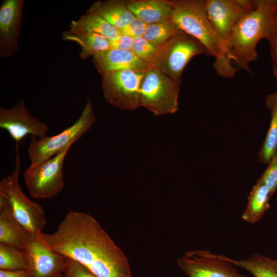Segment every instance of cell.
I'll use <instances>...</instances> for the list:
<instances>
[{"mask_svg": "<svg viewBox=\"0 0 277 277\" xmlns=\"http://www.w3.org/2000/svg\"><path fill=\"white\" fill-rule=\"evenodd\" d=\"M42 236L53 251L81 263L97 277H132L124 253L88 213L70 211L54 232L42 233Z\"/></svg>", "mask_w": 277, "mask_h": 277, "instance_id": "obj_1", "label": "cell"}, {"mask_svg": "<svg viewBox=\"0 0 277 277\" xmlns=\"http://www.w3.org/2000/svg\"><path fill=\"white\" fill-rule=\"evenodd\" d=\"M253 2V8L237 22L229 42L230 60L248 71H250V64L257 58L256 48L258 42L266 39L271 43L276 30L274 11L277 0Z\"/></svg>", "mask_w": 277, "mask_h": 277, "instance_id": "obj_2", "label": "cell"}, {"mask_svg": "<svg viewBox=\"0 0 277 277\" xmlns=\"http://www.w3.org/2000/svg\"><path fill=\"white\" fill-rule=\"evenodd\" d=\"M172 19L181 31L199 41L215 59L216 73L224 78L233 77L238 68L233 67L207 15L205 1H169Z\"/></svg>", "mask_w": 277, "mask_h": 277, "instance_id": "obj_3", "label": "cell"}, {"mask_svg": "<svg viewBox=\"0 0 277 277\" xmlns=\"http://www.w3.org/2000/svg\"><path fill=\"white\" fill-rule=\"evenodd\" d=\"M15 168L10 174L0 182V195L7 201L16 221L27 230L38 235L46 224L43 208L30 200L24 193L19 183L21 169L18 144H16Z\"/></svg>", "mask_w": 277, "mask_h": 277, "instance_id": "obj_4", "label": "cell"}, {"mask_svg": "<svg viewBox=\"0 0 277 277\" xmlns=\"http://www.w3.org/2000/svg\"><path fill=\"white\" fill-rule=\"evenodd\" d=\"M95 117L89 98L79 118L73 124L52 136L37 138L31 136L27 152L30 160L29 167H34L72 146L93 126Z\"/></svg>", "mask_w": 277, "mask_h": 277, "instance_id": "obj_5", "label": "cell"}, {"mask_svg": "<svg viewBox=\"0 0 277 277\" xmlns=\"http://www.w3.org/2000/svg\"><path fill=\"white\" fill-rule=\"evenodd\" d=\"M180 84L153 65L145 73L142 83L141 107L156 116L175 114Z\"/></svg>", "mask_w": 277, "mask_h": 277, "instance_id": "obj_6", "label": "cell"}, {"mask_svg": "<svg viewBox=\"0 0 277 277\" xmlns=\"http://www.w3.org/2000/svg\"><path fill=\"white\" fill-rule=\"evenodd\" d=\"M159 48L153 65L180 84L183 72L189 61L198 55H208L206 48L199 41L181 30Z\"/></svg>", "mask_w": 277, "mask_h": 277, "instance_id": "obj_7", "label": "cell"}, {"mask_svg": "<svg viewBox=\"0 0 277 277\" xmlns=\"http://www.w3.org/2000/svg\"><path fill=\"white\" fill-rule=\"evenodd\" d=\"M71 146L34 167H28L24 178L29 194L34 199H50L63 189V165Z\"/></svg>", "mask_w": 277, "mask_h": 277, "instance_id": "obj_8", "label": "cell"}, {"mask_svg": "<svg viewBox=\"0 0 277 277\" xmlns=\"http://www.w3.org/2000/svg\"><path fill=\"white\" fill-rule=\"evenodd\" d=\"M145 73L131 70L109 72L101 75L106 101L118 109L134 110L141 107V87Z\"/></svg>", "mask_w": 277, "mask_h": 277, "instance_id": "obj_9", "label": "cell"}, {"mask_svg": "<svg viewBox=\"0 0 277 277\" xmlns=\"http://www.w3.org/2000/svg\"><path fill=\"white\" fill-rule=\"evenodd\" d=\"M188 277H247L223 255L208 249H194L186 252L177 261Z\"/></svg>", "mask_w": 277, "mask_h": 277, "instance_id": "obj_10", "label": "cell"}, {"mask_svg": "<svg viewBox=\"0 0 277 277\" xmlns=\"http://www.w3.org/2000/svg\"><path fill=\"white\" fill-rule=\"evenodd\" d=\"M205 8L209 21L229 56V42L233 28L241 17L253 8V2L205 0Z\"/></svg>", "mask_w": 277, "mask_h": 277, "instance_id": "obj_11", "label": "cell"}, {"mask_svg": "<svg viewBox=\"0 0 277 277\" xmlns=\"http://www.w3.org/2000/svg\"><path fill=\"white\" fill-rule=\"evenodd\" d=\"M42 233L35 235L28 232L25 251L30 260L28 270L31 277H56L63 273L68 258L50 248Z\"/></svg>", "mask_w": 277, "mask_h": 277, "instance_id": "obj_12", "label": "cell"}, {"mask_svg": "<svg viewBox=\"0 0 277 277\" xmlns=\"http://www.w3.org/2000/svg\"><path fill=\"white\" fill-rule=\"evenodd\" d=\"M0 128L7 131L10 137L18 144L27 135L37 138L47 136L48 126L33 116L21 100L9 109L0 108Z\"/></svg>", "mask_w": 277, "mask_h": 277, "instance_id": "obj_13", "label": "cell"}, {"mask_svg": "<svg viewBox=\"0 0 277 277\" xmlns=\"http://www.w3.org/2000/svg\"><path fill=\"white\" fill-rule=\"evenodd\" d=\"M24 0H4L0 7V56L9 57L19 49Z\"/></svg>", "mask_w": 277, "mask_h": 277, "instance_id": "obj_14", "label": "cell"}, {"mask_svg": "<svg viewBox=\"0 0 277 277\" xmlns=\"http://www.w3.org/2000/svg\"><path fill=\"white\" fill-rule=\"evenodd\" d=\"M92 57V61L100 75L121 70L145 73L153 65L141 60L130 50L111 48Z\"/></svg>", "mask_w": 277, "mask_h": 277, "instance_id": "obj_15", "label": "cell"}, {"mask_svg": "<svg viewBox=\"0 0 277 277\" xmlns=\"http://www.w3.org/2000/svg\"><path fill=\"white\" fill-rule=\"evenodd\" d=\"M27 233L14 217L6 200L0 195V243L25 251Z\"/></svg>", "mask_w": 277, "mask_h": 277, "instance_id": "obj_16", "label": "cell"}, {"mask_svg": "<svg viewBox=\"0 0 277 277\" xmlns=\"http://www.w3.org/2000/svg\"><path fill=\"white\" fill-rule=\"evenodd\" d=\"M126 2L134 16L148 25L172 19L169 1L128 0Z\"/></svg>", "mask_w": 277, "mask_h": 277, "instance_id": "obj_17", "label": "cell"}, {"mask_svg": "<svg viewBox=\"0 0 277 277\" xmlns=\"http://www.w3.org/2000/svg\"><path fill=\"white\" fill-rule=\"evenodd\" d=\"M62 37L64 41H72L80 46L79 57L82 60L111 49L110 42L104 36L70 26L63 32Z\"/></svg>", "mask_w": 277, "mask_h": 277, "instance_id": "obj_18", "label": "cell"}, {"mask_svg": "<svg viewBox=\"0 0 277 277\" xmlns=\"http://www.w3.org/2000/svg\"><path fill=\"white\" fill-rule=\"evenodd\" d=\"M87 11L98 14L118 31L135 17L123 0L97 1Z\"/></svg>", "mask_w": 277, "mask_h": 277, "instance_id": "obj_19", "label": "cell"}, {"mask_svg": "<svg viewBox=\"0 0 277 277\" xmlns=\"http://www.w3.org/2000/svg\"><path fill=\"white\" fill-rule=\"evenodd\" d=\"M271 196L268 187L259 179L249 194L242 219L250 224L259 222L270 208L269 201Z\"/></svg>", "mask_w": 277, "mask_h": 277, "instance_id": "obj_20", "label": "cell"}, {"mask_svg": "<svg viewBox=\"0 0 277 277\" xmlns=\"http://www.w3.org/2000/svg\"><path fill=\"white\" fill-rule=\"evenodd\" d=\"M265 102L270 112V123L258 155L261 164L268 165L277 154V92L268 94Z\"/></svg>", "mask_w": 277, "mask_h": 277, "instance_id": "obj_21", "label": "cell"}, {"mask_svg": "<svg viewBox=\"0 0 277 277\" xmlns=\"http://www.w3.org/2000/svg\"><path fill=\"white\" fill-rule=\"evenodd\" d=\"M230 261L253 277H277V259L255 253L245 259H232Z\"/></svg>", "mask_w": 277, "mask_h": 277, "instance_id": "obj_22", "label": "cell"}, {"mask_svg": "<svg viewBox=\"0 0 277 277\" xmlns=\"http://www.w3.org/2000/svg\"><path fill=\"white\" fill-rule=\"evenodd\" d=\"M69 26L98 34L109 41L120 34L118 30L101 16L88 11L78 19L72 21Z\"/></svg>", "mask_w": 277, "mask_h": 277, "instance_id": "obj_23", "label": "cell"}, {"mask_svg": "<svg viewBox=\"0 0 277 277\" xmlns=\"http://www.w3.org/2000/svg\"><path fill=\"white\" fill-rule=\"evenodd\" d=\"M0 269L17 270L30 269V260L26 251L0 243Z\"/></svg>", "mask_w": 277, "mask_h": 277, "instance_id": "obj_24", "label": "cell"}, {"mask_svg": "<svg viewBox=\"0 0 277 277\" xmlns=\"http://www.w3.org/2000/svg\"><path fill=\"white\" fill-rule=\"evenodd\" d=\"M181 31L172 19L148 25L144 37L159 48L170 40Z\"/></svg>", "mask_w": 277, "mask_h": 277, "instance_id": "obj_25", "label": "cell"}, {"mask_svg": "<svg viewBox=\"0 0 277 277\" xmlns=\"http://www.w3.org/2000/svg\"><path fill=\"white\" fill-rule=\"evenodd\" d=\"M160 48L155 47L144 37L133 38L131 50L140 58L154 64L157 58Z\"/></svg>", "mask_w": 277, "mask_h": 277, "instance_id": "obj_26", "label": "cell"}, {"mask_svg": "<svg viewBox=\"0 0 277 277\" xmlns=\"http://www.w3.org/2000/svg\"><path fill=\"white\" fill-rule=\"evenodd\" d=\"M267 165L259 179L268 187L272 195L277 190V154Z\"/></svg>", "mask_w": 277, "mask_h": 277, "instance_id": "obj_27", "label": "cell"}, {"mask_svg": "<svg viewBox=\"0 0 277 277\" xmlns=\"http://www.w3.org/2000/svg\"><path fill=\"white\" fill-rule=\"evenodd\" d=\"M63 274L65 277H97L85 266L69 258Z\"/></svg>", "mask_w": 277, "mask_h": 277, "instance_id": "obj_28", "label": "cell"}, {"mask_svg": "<svg viewBox=\"0 0 277 277\" xmlns=\"http://www.w3.org/2000/svg\"><path fill=\"white\" fill-rule=\"evenodd\" d=\"M148 24L136 17L125 27L120 30V34L129 36L133 38L143 37Z\"/></svg>", "mask_w": 277, "mask_h": 277, "instance_id": "obj_29", "label": "cell"}, {"mask_svg": "<svg viewBox=\"0 0 277 277\" xmlns=\"http://www.w3.org/2000/svg\"><path fill=\"white\" fill-rule=\"evenodd\" d=\"M276 30L273 41L269 44L273 73L277 82V3L274 11Z\"/></svg>", "mask_w": 277, "mask_h": 277, "instance_id": "obj_30", "label": "cell"}, {"mask_svg": "<svg viewBox=\"0 0 277 277\" xmlns=\"http://www.w3.org/2000/svg\"><path fill=\"white\" fill-rule=\"evenodd\" d=\"M110 42L111 48L131 50L133 38L127 35L120 34L114 39Z\"/></svg>", "mask_w": 277, "mask_h": 277, "instance_id": "obj_31", "label": "cell"}, {"mask_svg": "<svg viewBox=\"0 0 277 277\" xmlns=\"http://www.w3.org/2000/svg\"><path fill=\"white\" fill-rule=\"evenodd\" d=\"M0 277H31L28 270L22 269L17 270H0Z\"/></svg>", "mask_w": 277, "mask_h": 277, "instance_id": "obj_32", "label": "cell"}, {"mask_svg": "<svg viewBox=\"0 0 277 277\" xmlns=\"http://www.w3.org/2000/svg\"><path fill=\"white\" fill-rule=\"evenodd\" d=\"M56 277H65V276H64V274L62 273V274H61L58 275Z\"/></svg>", "mask_w": 277, "mask_h": 277, "instance_id": "obj_33", "label": "cell"}]
</instances>
